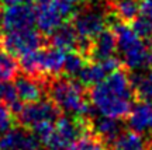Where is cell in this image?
Masks as SVG:
<instances>
[{
    "instance_id": "1",
    "label": "cell",
    "mask_w": 152,
    "mask_h": 150,
    "mask_svg": "<svg viewBox=\"0 0 152 150\" xmlns=\"http://www.w3.org/2000/svg\"><path fill=\"white\" fill-rule=\"evenodd\" d=\"M134 93L132 79L124 70L117 69L92 86L89 97L93 108L100 115L121 119L130 112Z\"/></svg>"
},
{
    "instance_id": "2",
    "label": "cell",
    "mask_w": 152,
    "mask_h": 150,
    "mask_svg": "<svg viewBox=\"0 0 152 150\" xmlns=\"http://www.w3.org/2000/svg\"><path fill=\"white\" fill-rule=\"evenodd\" d=\"M117 49L123 55V62L130 70H144L152 66V51L128 22H115L113 27Z\"/></svg>"
},
{
    "instance_id": "3",
    "label": "cell",
    "mask_w": 152,
    "mask_h": 150,
    "mask_svg": "<svg viewBox=\"0 0 152 150\" xmlns=\"http://www.w3.org/2000/svg\"><path fill=\"white\" fill-rule=\"evenodd\" d=\"M49 97L58 109L83 118L90 114V104L87 101L83 86L68 79H58L49 86Z\"/></svg>"
},
{
    "instance_id": "4",
    "label": "cell",
    "mask_w": 152,
    "mask_h": 150,
    "mask_svg": "<svg viewBox=\"0 0 152 150\" xmlns=\"http://www.w3.org/2000/svg\"><path fill=\"white\" fill-rule=\"evenodd\" d=\"M85 122L80 118L75 119L71 117H58L56 121L44 133L37 136L47 150H69L76 139L86 129Z\"/></svg>"
},
{
    "instance_id": "5",
    "label": "cell",
    "mask_w": 152,
    "mask_h": 150,
    "mask_svg": "<svg viewBox=\"0 0 152 150\" xmlns=\"http://www.w3.org/2000/svg\"><path fill=\"white\" fill-rule=\"evenodd\" d=\"M76 6L71 0H44L35 9V24L41 34L49 35L73 17Z\"/></svg>"
},
{
    "instance_id": "6",
    "label": "cell",
    "mask_w": 152,
    "mask_h": 150,
    "mask_svg": "<svg viewBox=\"0 0 152 150\" xmlns=\"http://www.w3.org/2000/svg\"><path fill=\"white\" fill-rule=\"evenodd\" d=\"M44 37L34 28L6 31L0 35V48L14 58H23L34 51L42 48Z\"/></svg>"
},
{
    "instance_id": "7",
    "label": "cell",
    "mask_w": 152,
    "mask_h": 150,
    "mask_svg": "<svg viewBox=\"0 0 152 150\" xmlns=\"http://www.w3.org/2000/svg\"><path fill=\"white\" fill-rule=\"evenodd\" d=\"M106 22H107L106 14L97 9H87L80 11L79 14H73V28L79 39L77 51L86 55L90 41L103 31Z\"/></svg>"
},
{
    "instance_id": "8",
    "label": "cell",
    "mask_w": 152,
    "mask_h": 150,
    "mask_svg": "<svg viewBox=\"0 0 152 150\" xmlns=\"http://www.w3.org/2000/svg\"><path fill=\"white\" fill-rule=\"evenodd\" d=\"M58 115H59V109L52 102V100H42V98L38 101L27 102L17 112L18 122L24 128L30 129L31 132L39 126L54 123Z\"/></svg>"
},
{
    "instance_id": "9",
    "label": "cell",
    "mask_w": 152,
    "mask_h": 150,
    "mask_svg": "<svg viewBox=\"0 0 152 150\" xmlns=\"http://www.w3.org/2000/svg\"><path fill=\"white\" fill-rule=\"evenodd\" d=\"M35 24V9L26 3L6 4L0 9V30L3 32L33 28Z\"/></svg>"
},
{
    "instance_id": "10",
    "label": "cell",
    "mask_w": 152,
    "mask_h": 150,
    "mask_svg": "<svg viewBox=\"0 0 152 150\" xmlns=\"http://www.w3.org/2000/svg\"><path fill=\"white\" fill-rule=\"evenodd\" d=\"M41 142L27 128H13L0 135V150H35Z\"/></svg>"
},
{
    "instance_id": "11",
    "label": "cell",
    "mask_w": 152,
    "mask_h": 150,
    "mask_svg": "<svg viewBox=\"0 0 152 150\" xmlns=\"http://www.w3.org/2000/svg\"><path fill=\"white\" fill-rule=\"evenodd\" d=\"M14 88L18 100L24 104L38 101L44 96V86L41 83V79L28 75H17L14 77Z\"/></svg>"
},
{
    "instance_id": "12",
    "label": "cell",
    "mask_w": 152,
    "mask_h": 150,
    "mask_svg": "<svg viewBox=\"0 0 152 150\" xmlns=\"http://www.w3.org/2000/svg\"><path fill=\"white\" fill-rule=\"evenodd\" d=\"M115 49H117V42L114 32L110 30H103L90 41L87 54L94 60H103L106 58L114 56Z\"/></svg>"
},
{
    "instance_id": "13",
    "label": "cell",
    "mask_w": 152,
    "mask_h": 150,
    "mask_svg": "<svg viewBox=\"0 0 152 150\" xmlns=\"http://www.w3.org/2000/svg\"><path fill=\"white\" fill-rule=\"evenodd\" d=\"M128 126L131 130L138 133H145L152 130V102L140 101L132 105L128 112Z\"/></svg>"
},
{
    "instance_id": "14",
    "label": "cell",
    "mask_w": 152,
    "mask_h": 150,
    "mask_svg": "<svg viewBox=\"0 0 152 150\" xmlns=\"http://www.w3.org/2000/svg\"><path fill=\"white\" fill-rule=\"evenodd\" d=\"M49 42H51V46L54 48H58L64 52H71V51L77 49L79 39H77L73 25L64 22L54 32L49 34Z\"/></svg>"
},
{
    "instance_id": "15",
    "label": "cell",
    "mask_w": 152,
    "mask_h": 150,
    "mask_svg": "<svg viewBox=\"0 0 152 150\" xmlns=\"http://www.w3.org/2000/svg\"><path fill=\"white\" fill-rule=\"evenodd\" d=\"M89 129L94 135H97L102 140H104L106 143H109V142L111 143L115 139V136L121 132V125L118 123V119L102 115L93 121L92 126Z\"/></svg>"
},
{
    "instance_id": "16",
    "label": "cell",
    "mask_w": 152,
    "mask_h": 150,
    "mask_svg": "<svg viewBox=\"0 0 152 150\" xmlns=\"http://www.w3.org/2000/svg\"><path fill=\"white\" fill-rule=\"evenodd\" d=\"M111 150H147V142L135 130L120 132L111 142Z\"/></svg>"
},
{
    "instance_id": "17",
    "label": "cell",
    "mask_w": 152,
    "mask_h": 150,
    "mask_svg": "<svg viewBox=\"0 0 152 150\" xmlns=\"http://www.w3.org/2000/svg\"><path fill=\"white\" fill-rule=\"evenodd\" d=\"M109 75V72L106 69L102 60H96L94 63L85 64V67L80 70V73L77 75L79 80H80L82 86H94L103 80L106 76Z\"/></svg>"
},
{
    "instance_id": "18",
    "label": "cell",
    "mask_w": 152,
    "mask_h": 150,
    "mask_svg": "<svg viewBox=\"0 0 152 150\" xmlns=\"http://www.w3.org/2000/svg\"><path fill=\"white\" fill-rule=\"evenodd\" d=\"M113 10L121 21L131 22L140 14V0H113Z\"/></svg>"
},
{
    "instance_id": "19",
    "label": "cell",
    "mask_w": 152,
    "mask_h": 150,
    "mask_svg": "<svg viewBox=\"0 0 152 150\" xmlns=\"http://www.w3.org/2000/svg\"><path fill=\"white\" fill-rule=\"evenodd\" d=\"M69 150H109L107 143L102 140L97 135H94L90 129H86L83 133L76 139Z\"/></svg>"
},
{
    "instance_id": "20",
    "label": "cell",
    "mask_w": 152,
    "mask_h": 150,
    "mask_svg": "<svg viewBox=\"0 0 152 150\" xmlns=\"http://www.w3.org/2000/svg\"><path fill=\"white\" fill-rule=\"evenodd\" d=\"M86 64V55L80 52V51H71L66 52L65 63H64V73L69 77H77L80 73V70L85 67Z\"/></svg>"
},
{
    "instance_id": "21",
    "label": "cell",
    "mask_w": 152,
    "mask_h": 150,
    "mask_svg": "<svg viewBox=\"0 0 152 150\" xmlns=\"http://www.w3.org/2000/svg\"><path fill=\"white\" fill-rule=\"evenodd\" d=\"M0 102L6 104L13 111V114H17L23 107L21 101L17 97L14 84L9 83L7 80H0Z\"/></svg>"
},
{
    "instance_id": "22",
    "label": "cell",
    "mask_w": 152,
    "mask_h": 150,
    "mask_svg": "<svg viewBox=\"0 0 152 150\" xmlns=\"http://www.w3.org/2000/svg\"><path fill=\"white\" fill-rule=\"evenodd\" d=\"M18 67L14 56L7 54L4 49H0V80H13L18 75Z\"/></svg>"
},
{
    "instance_id": "23",
    "label": "cell",
    "mask_w": 152,
    "mask_h": 150,
    "mask_svg": "<svg viewBox=\"0 0 152 150\" xmlns=\"http://www.w3.org/2000/svg\"><path fill=\"white\" fill-rule=\"evenodd\" d=\"M132 84L135 93L141 100L152 102V70H149L145 75L137 76Z\"/></svg>"
},
{
    "instance_id": "24",
    "label": "cell",
    "mask_w": 152,
    "mask_h": 150,
    "mask_svg": "<svg viewBox=\"0 0 152 150\" xmlns=\"http://www.w3.org/2000/svg\"><path fill=\"white\" fill-rule=\"evenodd\" d=\"M132 30L140 35L141 38H147V37H151L152 34V21L149 18L144 16H137L134 20H132V24H131Z\"/></svg>"
},
{
    "instance_id": "25",
    "label": "cell",
    "mask_w": 152,
    "mask_h": 150,
    "mask_svg": "<svg viewBox=\"0 0 152 150\" xmlns=\"http://www.w3.org/2000/svg\"><path fill=\"white\" fill-rule=\"evenodd\" d=\"M13 122H14L13 111L6 104L0 102V135L9 130L13 126Z\"/></svg>"
},
{
    "instance_id": "26",
    "label": "cell",
    "mask_w": 152,
    "mask_h": 150,
    "mask_svg": "<svg viewBox=\"0 0 152 150\" xmlns=\"http://www.w3.org/2000/svg\"><path fill=\"white\" fill-rule=\"evenodd\" d=\"M140 14L152 21V0H140Z\"/></svg>"
},
{
    "instance_id": "27",
    "label": "cell",
    "mask_w": 152,
    "mask_h": 150,
    "mask_svg": "<svg viewBox=\"0 0 152 150\" xmlns=\"http://www.w3.org/2000/svg\"><path fill=\"white\" fill-rule=\"evenodd\" d=\"M3 4H17V3H24V0H0Z\"/></svg>"
},
{
    "instance_id": "28",
    "label": "cell",
    "mask_w": 152,
    "mask_h": 150,
    "mask_svg": "<svg viewBox=\"0 0 152 150\" xmlns=\"http://www.w3.org/2000/svg\"><path fill=\"white\" fill-rule=\"evenodd\" d=\"M71 1H72V3H73L75 6H77V4H82V3H85L86 0H71Z\"/></svg>"
},
{
    "instance_id": "29",
    "label": "cell",
    "mask_w": 152,
    "mask_h": 150,
    "mask_svg": "<svg viewBox=\"0 0 152 150\" xmlns=\"http://www.w3.org/2000/svg\"><path fill=\"white\" fill-rule=\"evenodd\" d=\"M33 1H37V3H41V1H44V0H33Z\"/></svg>"
},
{
    "instance_id": "30",
    "label": "cell",
    "mask_w": 152,
    "mask_h": 150,
    "mask_svg": "<svg viewBox=\"0 0 152 150\" xmlns=\"http://www.w3.org/2000/svg\"><path fill=\"white\" fill-rule=\"evenodd\" d=\"M35 150H47V149H41V147H38V149H35Z\"/></svg>"
},
{
    "instance_id": "31",
    "label": "cell",
    "mask_w": 152,
    "mask_h": 150,
    "mask_svg": "<svg viewBox=\"0 0 152 150\" xmlns=\"http://www.w3.org/2000/svg\"><path fill=\"white\" fill-rule=\"evenodd\" d=\"M151 46H152V34H151Z\"/></svg>"
}]
</instances>
